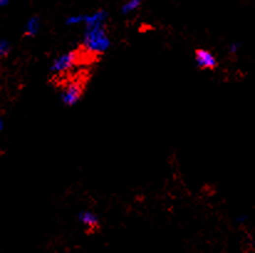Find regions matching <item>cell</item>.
Returning a JSON list of instances; mask_svg holds the SVG:
<instances>
[{"instance_id":"6da1fadb","label":"cell","mask_w":255,"mask_h":253,"mask_svg":"<svg viewBox=\"0 0 255 253\" xmlns=\"http://www.w3.org/2000/svg\"><path fill=\"white\" fill-rule=\"evenodd\" d=\"M83 47L91 55H99L110 47V38L107 34L105 25L86 26Z\"/></svg>"},{"instance_id":"7a4b0ae2","label":"cell","mask_w":255,"mask_h":253,"mask_svg":"<svg viewBox=\"0 0 255 253\" xmlns=\"http://www.w3.org/2000/svg\"><path fill=\"white\" fill-rule=\"evenodd\" d=\"M83 90L84 84L81 78L76 79V81H71L62 92V102L66 106H69V107L74 106L81 100L82 95H83Z\"/></svg>"},{"instance_id":"3957f363","label":"cell","mask_w":255,"mask_h":253,"mask_svg":"<svg viewBox=\"0 0 255 253\" xmlns=\"http://www.w3.org/2000/svg\"><path fill=\"white\" fill-rule=\"evenodd\" d=\"M77 62H78V51L76 50V51L67 52V54H64L60 57H57L54 64H52L51 70L55 73H64L67 70L73 67Z\"/></svg>"},{"instance_id":"277c9868","label":"cell","mask_w":255,"mask_h":253,"mask_svg":"<svg viewBox=\"0 0 255 253\" xmlns=\"http://www.w3.org/2000/svg\"><path fill=\"white\" fill-rule=\"evenodd\" d=\"M194 60H196V64L199 69L213 70L217 67V59H216L215 55L204 49L196 50Z\"/></svg>"},{"instance_id":"5b68a950","label":"cell","mask_w":255,"mask_h":253,"mask_svg":"<svg viewBox=\"0 0 255 253\" xmlns=\"http://www.w3.org/2000/svg\"><path fill=\"white\" fill-rule=\"evenodd\" d=\"M78 221L83 223L86 227L91 228V230H96L99 227V218L92 211H82L78 214Z\"/></svg>"},{"instance_id":"8992f818","label":"cell","mask_w":255,"mask_h":253,"mask_svg":"<svg viewBox=\"0 0 255 253\" xmlns=\"http://www.w3.org/2000/svg\"><path fill=\"white\" fill-rule=\"evenodd\" d=\"M108 19V13L105 10H97L93 14L84 16V24L86 26H97L105 25Z\"/></svg>"},{"instance_id":"52a82bcc","label":"cell","mask_w":255,"mask_h":253,"mask_svg":"<svg viewBox=\"0 0 255 253\" xmlns=\"http://www.w3.org/2000/svg\"><path fill=\"white\" fill-rule=\"evenodd\" d=\"M40 30V19L37 16H33L30 20L26 23L25 25V36H29V37H33Z\"/></svg>"},{"instance_id":"ba28073f","label":"cell","mask_w":255,"mask_h":253,"mask_svg":"<svg viewBox=\"0 0 255 253\" xmlns=\"http://www.w3.org/2000/svg\"><path fill=\"white\" fill-rule=\"evenodd\" d=\"M140 0H129V1H127V3L122 6V11L124 14L133 13V11L138 10V9L140 8Z\"/></svg>"},{"instance_id":"9c48e42d","label":"cell","mask_w":255,"mask_h":253,"mask_svg":"<svg viewBox=\"0 0 255 253\" xmlns=\"http://www.w3.org/2000/svg\"><path fill=\"white\" fill-rule=\"evenodd\" d=\"M84 16L86 15H81V14H78V15L68 16V18L66 19V24L67 25H77V24L84 23Z\"/></svg>"},{"instance_id":"30bf717a","label":"cell","mask_w":255,"mask_h":253,"mask_svg":"<svg viewBox=\"0 0 255 253\" xmlns=\"http://www.w3.org/2000/svg\"><path fill=\"white\" fill-rule=\"evenodd\" d=\"M10 51V45L8 41L0 40V57H4L9 54Z\"/></svg>"},{"instance_id":"8fae6325","label":"cell","mask_w":255,"mask_h":253,"mask_svg":"<svg viewBox=\"0 0 255 253\" xmlns=\"http://www.w3.org/2000/svg\"><path fill=\"white\" fill-rule=\"evenodd\" d=\"M240 45L238 44V42H234V44H232L229 46V52H232V54H235V52L238 51V49H239Z\"/></svg>"},{"instance_id":"7c38bea8","label":"cell","mask_w":255,"mask_h":253,"mask_svg":"<svg viewBox=\"0 0 255 253\" xmlns=\"http://www.w3.org/2000/svg\"><path fill=\"white\" fill-rule=\"evenodd\" d=\"M6 4H8L6 0H0V6H4V5H6Z\"/></svg>"},{"instance_id":"4fadbf2b","label":"cell","mask_w":255,"mask_h":253,"mask_svg":"<svg viewBox=\"0 0 255 253\" xmlns=\"http://www.w3.org/2000/svg\"><path fill=\"white\" fill-rule=\"evenodd\" d=\"M3 129V122H1V119H0V131Z\"/></svg>"}]
</instances>
